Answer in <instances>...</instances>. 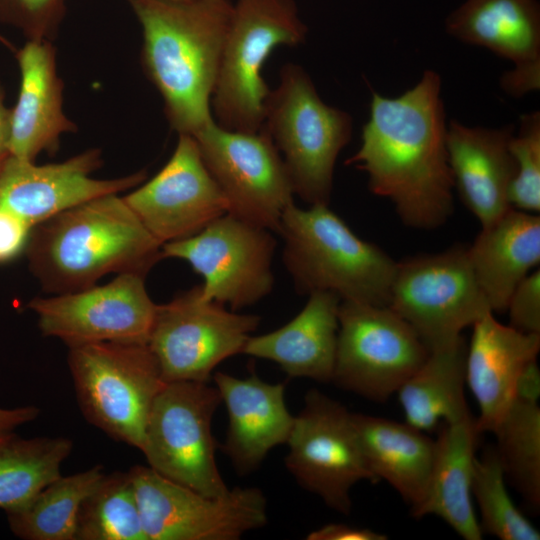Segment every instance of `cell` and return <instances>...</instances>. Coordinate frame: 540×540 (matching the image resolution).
I'll list each match as a JSON object with an SVG mask.
<instances>
[{
	"instance_id": "cell-29",
	"label": "cell",
	"mask_w": 540,
	"mask_h": 540,
	"mask_svg": "<svg viewBox=\"0 0 540 540\" xmlns=\"http://www.w3.org/2000/svg\"><path fill=\"white\" fill-rule=\"evenodd\" d=\"M65 437L23 438L0 435V509L6 513L27 505L46 485L61 475L72 451Z\"/></svg>"
},
{
	"instance_id": "cell-10",
	"label": "cell",
	"mask_w": 540,
	"mask_h": 540,
	"mask_svg": "<svg viewBox=\"0 0 540 540\" xmlns=\"http://www.w3.org/2000/svg\"><path fill=\"white\" fill-rule=\"evenodd\" d=\"M332 381L385 402L426 360L429 349L389 306L342 300Z\"/></svg>"
},
{
	"instance_id": "cell-21",
	"label": "cell",
	"mask_w": 540,
	"mask_h": 540,
	"mask_svg": "<svg viewBox=\"0 0 540 540\" xmlns=\"http://www.w3.org/2000/svg\"><path fill=\"white\" fill-rule=\"evenodd\" d=\"M515 125L500 128L466 126L452 120L447 126L448 162L461 201L481 228L493 224L512 207L508 199L515 164L509 140Z\"/></svg>"
},
{
	"instance_id": "cell-25",
	"label": "cell",
	"mask_w": 540,
	"mask_h": 540,
	"mask_svg": "<svg viewBox=\"0 0 540 540\" xmlns=\"http://www.w3.org/2000/svg\"><path fill=\"white\" fill-rule=\"evenodd\" d=\"M479 434L473 416L443 425L424 498L411 510L415 518H441L465 540H481L483 534L471 490Z\"/></svg>"
},
{
	"instance_id": "cell-32",
	"label": "cell",
	"mask_w": 540,
	"mask_h": 540,
	"mask_svg": "<svg viewBox=\"0 0 540 540\" xmlns=\"http://www.w3.org/2000/svg\"><path fill=\"white\" fill-rule=\"evenodd\" d=\"M75 540H147L128 471L105 473L84 499Z\"/></svg>"
},
{
	"instance_id": "cell-3",
	"label": "cell",
	"mask_w": 540,
	"mask_h": 540,
	"mask_svg": "<svg viewBox=\"0 0 540 540\" xmlns=\"http://www.w3.org/2000/svg\"><path fill=\"white\" fill-rule=\"evenodd\" d=\"M161 248L123 197L107 194L34 226L25 251L33 275L55 295L110 273L147 275L163 258Z\"/></svg>"
},
{
	"instance_id": "cell-23",
	"label": "cell",
	"mask_w": 540,
	"mask_h": 540,
	"mask_svg": "<svg viewBox=\"0 0 540 540\" xmlns=\"http://www.w3.org/2000/svg\"><path fill=\"white\" fill-rule=\"evenodd\" d=\"M212 378L228 414L223 451L238 474H248L290 437L295 416L286 406L285 386L265 382L255 371L245 379L224 372Z\"/></svg>"
},
{
	"instance_id": "cell-4",
	"label": "cell",
	"mask_w": 540,
	"mask_h": 540,
	"mask_svg": "<svg viewBox=\"0 0 540 540\" xmlns=\"http://www.w3.org/2000/svg\"><path fill=\"white\" fill-rule=\"evenodd\" d=\"M328 206L303 209L293 202L282 214L283 263L296 291H327L341 300L388 306L397 262Z\"/></svg>"
},
{
	"instance_id": "cell-9",
	"label": "cell",
	"mask_w": 540,
	"mask_h": 540,
	"mask_svg": "<svg viewBox=\"0 0 540 540\" xmlns=\"http://www.w3.org/2000/svg\"><path fill=\"white\" fill-rule=\"evenodd\" d=\"M388 306L429 351L456 340L463 329L492 312L465 245L397 262Z\"/></svg>"
},
{
	"instance_id": "cell-1",
	"label": "cell",
	"mask_w": 540,
	"mask_h": 540,
	"mask_svg": "<svg viewBox=\"0 0 540 540\" xmlns=\"http://www.w3.org/2000/svg\"><path fill=\"white\" fill-rule=\"evenodd\" d=\"M441 77L426 70L396 98L372 93L362 142L347 165L364 171L370 191L389 199L401 221L432 230L453 212Z\"/></svg>"
},
{
	"instance_id": "cell-24",
	"label": "cell",
	"mask_w": 540,
	"mask_h": 540,
	"mask_svg": "<svg viewBox=\"0 0 540 540\" xmlns=\"http://www.w3.org/2000/svg\"><path fill=\"white\" fill-rule=\"evenodd\" d=\"M308 296L291 321L272 332L250 336L242 353L273 361L290 377L331 382L342 300L327 291Z\"/></svg>"
},
{
	"instance_id": "cell-18",
	"label": "cell",
	"mask_w": 540,
	"mask_h": 540,
	"mask_svg": "<svg viewBox=\"0 0 540 540\" xmlns=\"http://www.w3.org/2000/svg\"><path fill=\"white\" fill-rule=\"evenodd\" d=\"M101 165L100 149L45 165L10 156L0 173V205L34 227L81 203L119 194L146 179L144 170L114 179L92 178Z\"/></svg>"
},
{
	"instance_id": "cell-17",
	"label": "cell",
	"mask_w": 540,
	"mask_h": 540,
	"mask_svg": "<svg viewBox=\"0 0 540 540\" xmlns=\"http://www.w3.org/2000/svg\"><path fill=\"white\" fill-rule=\"evenodd\" d=\"M123 199L161 245L191 237L228 212L196 140L187 134H179L164 167Z\"/></svg>"
},
{
	"instance_id": "cell-39",
	"label": "cell",
	"mask_w": 540,
	"mask_h": 540,
	"mask_svg": "<svg viewBox=\"0 0 540 540\" xmlns=\"http://www.w3.org/2000/svg\"><path fill=\"white\" fill-rule=\"evenodd\" d=\"M39 413L36 406L0 408V435L14 432L18 427L35 420Z\"/></svg>"
},
{
	"instance_id": "cell-26",
	"label": "cell",
	"mask_w": 540,
	"mask_h": 540,
	"mask_svg": "<svg viewBox=\"0 0 540 540\" xmlns=\"http://www.w3.org/2000/svg\"><path fill=\"white\" fill-rule=\"evenodd\" d=\"M467 249L492 312H505L515 287L540 263V216L511 208Z\"/></svg>"
},
{
	"instance_id": "cell-37",
	"label": "cell",
	"mask_w": 540,
	"mask_h": 540,
	"mask_svg": "<svg viewBox=\"0 0 540 540\" xmlns=\"http://www.w3.org/2000/svg\"><path fill=\"white\" fill-rule=\"evenodd\" d=\"M32 226L0 205V263L14 259L28 243Z\"/></svg>"
},
{
	"instance_id": "cell-15",
	"label": "cell",
	"mask_w": 540,
	"mask_h": 540,
	"mask_svg": "<svg viewBox=\"0 0 540 540\" xmlns=\"http://www.w3.org/2000/svg\"><path fill=\"white\" fill-rule=\"evenodd\" d=\"M287 444L288 471L338 513L350 514L356 483L376 482L364 461L352 413L317 389L306 393Z\"/></svg>"
},
{
	"instance_id": "cell-6",
	"label": "cell",
	"mask_w": 540,
	"mask_h": 540,
	"mask_svg": "<svg viewBox=\"0 0 540 540\" xmlns=\"http://www.w3.org/2000/svg\"><path fill=\"white\" fill-rule=\"evenodd\" d=\"M307 27L293 0H238L233 5L211 98L217 124L233 131L261 129L270 93L262 77L278 46L303 42Z\"/></svg>"
},
{
	"instance_id": "cell-27",
	"label": "cell",
	"mask_w": 540,
	"mask_h": 540,
	"mask_svg": "<svg viewBox=\"0 0 540 540\" xmlns=\"http://www.w3.org/2000/svg\"><path fill=\"white\" fill-rule=\"evenodd\" d=\"M370 473L386 481L411 510L423 500L435 455V440L407 422L352 413Z\"/></svg>"
},
{
	"instance_id": "cell-7",
	"label": "cell",
	"mask_w": 540,
	"mask_h": 540,
	"mask_svg": "<svg viewBox=\"0 0 540 540\" xmlns=\"http://www.w3.org/2000/svg\"><path fill=\"white\" fill-rule=\"evenodd\" d=\"M67 363L86 420L141 451L152 405L167 383L148 345L97 342L70 347Z\"/></svg>"
},
{
	"instance_id": "cell-34",
	"label": "cell",
	"mask_w": 540,
	"mask_h": 540,
	"mask_svg": "<svg viewBox=\"0 0 540 540\" xmlns=\"http://www.w3.org/2000/svg\"><path fill=\"white\" fill-rule=\"evenodd\" d=\"M509 151L515 164L508 199L513 209L540 212V113L524 114L519 130L509 140Z\"/></svg>"
},
{
	"instance_id": "cell-36",
	"label": "cell",
	"mask_w": 540,
	"mask_h": 540,
	"mask_svg": "<svg viewBox=\"0 0 540 540\" xmlns=\"http://www.w3.org/2000/svg\"><path fill=\"white\" fill-rule=\"evenodd\" d=\"M510 326L540 333V270L530 272L513 290L507 304Z\"/></svg>"
},
{
	"instance_id": "cell-16",
	"label": "cell",
	"mask_w": 540,
	"mask_h": 540,
	"mask_svg": "<svg viewBox=\"0 0 540 540\" xmlns=\"http://www.w3.org/2000/svg\"><path fill=\"white\" fill-rule=\"evenodd\" d=\"M145 277L117 274L104 285L36 297L28 307L37 315L41 333L68 348L97 342L147 344L158 304L146 290Z\"/></svg>"
},
{
	"instance_id": "cell-40",
	"label": "cell",
	"mask_w": 540,
	"mask_h": 540,
	"mask_svg": "<svg viewBox=\"0 0 540 540\" xmlns=\"http://www.w3.org/2000/svg\"><path fill=\"white\" fill-rule=\"evenodd\" d=\"M5 96L4 87L0 84V173L11 156L9 147L11 108L6 105Z\"/></svg>"
},
{
	"instance_id": "cell-38",
	"label": "cell",
	"mask_w": 540,
	"mask_h": 540,
	"mask_svg": "<svg viewBox=\"0 0 540 540\" xmlns=\"http://www.w3.org/2000/svg\"><path fill=\"white\" fill-rule=\"evenodd\" d=\"M385 534L369 528H362L342 523L324 525L306 537L308 540H386Z\"/></svg>"
},
{
	"instance_id": "cell-8",
	"label": "cell",
	"mask_w": 540,
	"mask_h": 540,
	"mask_svg": "<svg viewBox=\"0 0 540 540\" xmlns=\"http://www.w3.org/2000/svg\"><path fill=\"white\" fill-rule=\"evenodd\" d=\"M222 402L219 390L204 382H167L156 397L141 452L161 476L203 495L228 492L216 462L211 423Z\"/></svg>"
},
{
	"instance_id": "cell-14",
	"label": "cell",
	"mask_w": 540,
	"mask_h": 540,
	"mask_svg": "<svg viewBox=\"0 0 540 540\" xmlns=\"http://www.w3.org/2000/svg\"><path fill=\"white\" fill-rule=\"evenodd\" d=\"M275 248L270 230L226 213L191 237L163 244L161 252L203 278L205 298L237 311L271 293Z\"/></svg>"
},
{
	"instance_id": "cell-41",
	"label": "cell",
	"mask_w": 540,
	"mask_h": 540,
	"mask_svg": "<svg viewBox=\"0 0 540 540\" xmlns=\"http://www.w3.org/2000/svg\"><path fill=\"white\" fill-rule=\"evenodd\" d=\"M0 43L6 48L15 51V47L12 45V43H10V41L7 40L2 34H0Z\"/></svg>"
},
{
	"instance_id": "cell-13",
	"label": "cell",
	"mask_w": 540,
	"mask_h": 540,
	"mask_svg": "<svg viewBox=\"0 0 540 540\" xmlns=\"http://www.w3.org/2000/svg\"><path fill=\"white\" fill-rule=\"evenodd\" d=\"M202 159L226 198L229 214L278 233L294 190L270 135L233 131L211 120L194 136Z\"/></svg>"
},
{
	"instance_id": "cell-28",
	"label": "cell",
	"mask_w": 540,
	"mask_h": 540,
	"mask_svg": "<svg viewBox=\"0 0 540 540\" xmlns=\"http://www.w3.org/2000/svg\"><path fill=\"white\" fill-rule=\"evenodd\" d=\"M466 352L462 336L431 349L404 382L397 393L408 424L425 432L440 421L453 423L472 416L464 393Z\"/></svg>"
},
{
	"instance_id": "cell-33",
	"label": "cell",
	"mask_w": 540,
	"mask_h": 540,
	"mask_svg": "<svg viewBox=\"0 0 540 540\" xmlns=\"http://www.w3.org/2000/svg\"><path fill=\"white\" fill-rule=\"evenodd\" d=\"M472 496L475 498L482 532L502 540H539L540 533L511 499L505 473L495 448L476 456L472 475Z\"/></svg>"
},
{
	"instance_id": "cell-20",
	"label": "cell",
	"mask_w": 540,
	"mask_h": 540,
	"mask_svg": "<svg viewBox=\"0 0 540 540\" xmlns=\"http://www.w3.org/2000/svg\"><path fill=\"white\" fill-rule=\"evenodd\" d=\"M490 312L472 325L466 383L479 408V433H493L516 397L521 374L537 360L540 333L504 325Z\"/></svg>"
},
{
	"instance_id": "cell-22",
	"label": "cell",
	"mask_w": 540,
	"mask_h": 540,
	"mask_svg": "<svg viewBox=\"0 0 540 540\" xmlns=\"http://www.w3.org/2000/svg\"><path fill=\"white\" fill-rule=\"evenodd\" d=\"M15 52L21 82L11 108L9 147L11 156L34 162L42 152L55 154L61 136L77 131V125L63 111L64 83L52 41L27 40Z\"/></svg>"
},
{
	"instance_id": "cell-2",
	"label": "cell",
	"mask_w": 540,
	"mask_h": 540,
	"mask_svg": "<svg viewBox=\"0 0 540 540\" xmlns=\"http://www.w3.org/2000/svg\"><path fill=\"white\" fill-rule=\"evenodd\" d=\"M143 33L141 64L178 134L213 120L210 101L231 21L229 0H127Z\"/></svg>"
},
{
	"instance_id": "cell-30",
	"label": "cell",
	"mask_w": 540,
	"mask_h": 540,
	"mask_svg": "<svg viewBox=\"0 0 540 540\" xmlns=\"http://www.w3.org/2000/svg\"><path fill=\"white\" fill-rule=\"evenodd\" d=\"M104 474L103 467L96 465L60 475L23 508L7 513L10 530L25 540H75L80 506Z\"/></svg>"
},
{
	"instance_id": "cell-11",
	"label": "cell",
	"mask_w": 540,
	"mask_h": 540,
	"mask_svg": "<svg viewBox=\"0 0 540 540\" xmlns=\"http://www.w3.org/2000/svg\"><path fill=\"white\" fill-rule=\"evenodd\" d=\"M260 320L205 298L198 285L157 305L147 345L165 382L208 383L221 362L242 353Z\"/></svg>"
},
{
	"instance_id": "cell-12",
	"label": "cell",
	"mask_w": 540,
	"mask_h": 540,
	"mask_svg": "<svg viewBox=\"0 0 540 540\" xmlns=\"http://www.w3.org/2000/svg\"><path fill=\"white\" fill-rule=\"evenodd\" d=\"M128 472L147 540H237L267 523V500L259 488L235 487L211 497L149 466Z\"/></svg>"
},
{
	"instance_id": "cell-19",
	"label": "cell",
	"mask_w": 540,
	"mask_h": 540,
	"mask_svg": "<svg viewBox=\"0 0 540 540\" xmlns=\"http://www.w3.org/2000/svg\"><path fill=\"white\" fill-rule=\"evenodd\" d=\"M449 35L489 49L514 64L501 77L513 97L540 87V6L537 0H466L446 19Z\"/></svg>"
},
{
	"instance_id": "cell-35",
	"label": "cell",
	"mask_w": 540,
	"mask_h": 540,
	"mask_svg": "<svg viewBox=\"0 0 540 540\" xmlns=\"http://www.w3.org/2000/svg\"><path fill=\"white\" fill-rule=\"evenodd\" d=\"M66 0H0V23L19 30L27 40L52 41L66 13Z\"/></svg>"
},
{
	"instance_id": "cell-31",
	"label": "cell",
	"mask_w": 540,
	"mask_h": 540,
	"mask_svg": "<svg viewBox=\"0 0 540 540\" xmlns=\"http://www.w3.org/2000/svg\"><path fill=\"white\" fill-rule=\"evenodd\" d=\"M539 396L517 394L493 434L505 476L533 510L540 507Z\"/></svg>"
},
{
	"instance_id": "cell-5",
	"label": "cell",
	"mask_w": 540,
	"mask_h": 540,
	"mask_svg": "<svg viewBox=\"0 0 540 540\" xmlns=\"http://www.w3.org/2000/svg\"><path fill=\"white\" fill-rule=\"evenodd\" d=\"M352 127V117L323 102L302 67H282L280 83L266 99L261 128L281 154L294 194L309 205H329L335 163Z\"/></svg>"
}]
</instances>
